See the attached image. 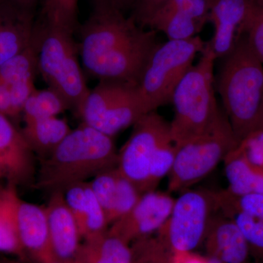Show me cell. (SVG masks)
Returning <instances> with one entry per match:
<instances>
[{
  "label": "cell",
  "instance_id": "6da1fadb",
  "mask_svg": "<svg viewBox=\"0 0 263 263\" xmlns=\"http://www.w3.org/2000/svg\"><path fill=\"white\" fill-rule=\"evenodd\" d=\"M80 33L79 51L90 75L135 86L158 44L156 31L142 28L122 10L108 5L95 6Z\"/></svg>",
  "mask_w": 263,
  "mask_h": 263
},
{
  "label": "cell",
  "instance_id": "7a4b0ae2",
  "mask_svg": "<svg viewBox=\"0 0 263 263\" xmlns=\"http://www.w3.org/2000/svg\"><path fill=\"white\" fill-rule=\"evenodd\" d=\"M118 154L113 137L82 122L51 155L41 160L34 186L49 193H64L71 185L89 181L117 167Z\"/></svg>",
  "mask_w": 263,
  "mask_h": 263
},
{
  "label": "cell",
  "instance_id": "3957f363",
  "mask_svg": "<svg viewBox=\"0 0 263 263\" xmlns=\"http://www.w3.org/2000/svg\"><path fill=\"white\" fill-rule=\"evenodd\" d=\"M221 60L215 86L240 143L258 123L263 103V63L249 48L245 34Z\"/></svg>",
  "mask_w": 263,
  "mask_h": 263
},
{
  "label": "cell",
  "instance_id": "277c9868",
  "mask_svg": "<svg viewBox=\"0 0 263 263\" xmlns=\"http://www.w3.org/2000/svg\"><path fill=\"white\" fill-rule=\"evenodd\" d=\"M216 60L206 42L199 61L192 66L175 89L171 101L174 116L170 129L176 146L205 133L220 114L215 97Z\"/></svg>",
  "mask_w": 263,
  "mask_h": 263
},
{
  "label": "cell",
  "instance_id": "5b68a950",
  "mask_svg": "<svg viewBox=\"0 0 263 263\" xmlns=\"http://www.w3.org/2000/svg\"><path fill=\"white\" fill-rule=\"evenodd\" d=\"M72 34L39 19L34 24L32 43L37 70L48 87L62 95L78 116L90 90L79 65V46Z\"/></svg>",
  "mask_w": 263,
  "mask_h": 263
},
{
  "label": "cell",
  "instance_id": "8992f818",
  "mask_svg": "<svg viewBox=\"0 0 263 263\" xmlns=\"http://www.w3.org/2000/svg\"><path fill=\"white\" fill-rule=\"evenodd\" d=\"M206 42L200 36L157 44L148 59L137 92L146 114L171 103L173 95Z\"/></svg>",
  "mask_w": 263,
  "mask_h": 263
},
{
  "label": "cell",
  "instance_id": "52a82bcc",
  "mask_svg": "<svg viewBox=\"0 0 263 263\" xmlns=\"http://www.w3.org/2000/svg\"><path fill=\"white\" fill-rule=\"evenodd\" d=\"M238 143L226 113L221 110L207 131L176 146L174 164L168 175L170 191H184L200 182Z\"/></svg>",
  "mask_w": 263,
  "mask_h": 263
},
{
  "label": "cell",
  "instance_id": "ba28073f",
  "mask_svg": "<svg viewBox=\"0 0 263 263\" xmlns=\"http://www.w3.org/2000/svg\"><path fill=\"white\" fill-rule=\"evenodd\" d=\"M219 212L217 192L188 189L175 200L168 219L156 233L174 253L194 252L203 245Z\"/></svg>",
  "mask_w": 263,
  "mask_h": 263
},
{
  "label": "cell",
  "instance_id": "9c48e42d",
  "mask_svg": "<svg viewBox=\"0 0 263 263\" xmlns=\"http://www.w3.org/2000/svg\"><path fill=\"white\" fill-rule=\"evenodd\" d=\"M90 90L78 117L83 123L110 137L134 125L146 114L137 86L110 80H100Z\"/></svg>",
  "mask_w": 263,
  "mask_h": 263
},
{
  "label": "cell",
  "instance_id": "30bf717a",
  "mask_svg": "<svg viewBox=\"0 0 263 263\" xmlns=\"http://www.w3.org/2000/svg\"><path fill=\"white\" fill-rule=\"evenodd\" d=\"M118 154L117 168L142 193L148 192L151 164L156 152L171 138L170 122L157 111L143 115Z\"/></svg>",
  "mask_w": 263,
  "mask_h": 263
},
{
  "label": "cell",
  "instance_id": "8fae6325",
  "mask_svg": "<svg viewBox=\"0 0 263 263\" xmlns=\"http://www.w3.org/2000/svg\"><path fill=\"white\" fill-rule=\"evenodd\" d=\"M37 57L30 46L0 66V114L11 119L22 115L31 94L36 89Z\"/></svg>",
  "mask_w": 263,
  "mask_h": 263
},
{
  "label": "cell",
  "instance_id": "7c38bea8",
  "mask_svg": "<svg viewBox=\"0 0 263 263\" xmlns=\"http://www.w3.org/2000/svg\"><path fill=\"white\" fill-rule=\"evenodd\" d=\"M174 202L167 193L155 190L143 193L135 206L109 227L108 231L129 245L153 235L168 219Z\"/></svg>",
  "mask_w": 263,
  "mask_h": 263
},
{
  "label": "cell",
  "instance_id": "4fadbf2b",
  "mask_svg": "<svg viewBox=\"0 0 263 263\" xmlns=\"http://www.w3.org/2000/svg\"><path fill=\"white\" fill-rule=\"evenodd\" d=\"M34 154L9 118L0 114V185L18 188L35 180Z\"/></svg>",
  "mask_w": 263,
  "mask_h": 263
},
{
  "label": "cell",
  "instance_id": "5bb4252c",
  "mask_svg": "<svg viewBox=\"0 0 263 263\" xmlns=\"http://www.w3.org/2000/svg\"><path fill=\"white\" fill-rule=\"evenodd\" d=\"M45 208L54 260L75 263L83 238L77 221L67 206L63 192L50 193Z\"/></svg>",
  "mask_w": 263,
  "mask_h": 263
},
{
  "label": "cell",
  "instance_id": "9a60e30c",
  "mask_svg": "<svg viewBox=\"0 0 263 263\" xmlns=\"http://www.w3.org/2000/svg\"><path fill=\"white\" fill-rule=\"evenodd\" d=\"M254 0H210L209 22L214 35L207 42L216 59L226 56L243 34V26Z\"/></svg>",
  "mask_w": 263,
  "mask_h": 263
},
{
  "label": "cell",
  "instance_id": "2e32d148",
  "mask_svg": "<svg viewBox=\"0 0 263 263\" xmlns=\"http://www.w3.org/2000/svg\"><path fill=\"white\" fill-rule=\"evenodd\" d=\"M89 182L103 208L109 227L125 216L143 194L117 167L100 173Z\"/></svg>",
  "mask_w": 263,
  "mask_h": 263
},
{
  "label": "cell",
  "instance_id": "e0dca14e",
  "mask_svg": "<svg viewBox=\"0 0 263 263\" xmlns=\"http://www.w3.org/2000/svg\"><path fill=\"white\" fill-rule=\"evenodd\" d=\"M19 241L26 257L38 263L54 260L46 208L20 198L17 208Z\"/></svg>",
  "mask_w": 263,
  "mask_h": 263
},
{
  "label": "cell",
  "instance_id": "ac0fdd59",
  "mask_svg": "<svg viewBox=\"0 0 263 263\" xmlns=\"http://www.w3.org/2000/svg\"><path fill=\"white\" fill-rule=\"evenodd\" d=\"M203 245L206 254L224 263H252L250 248L243 233L235 221L220 211L213 219Z\"/></svg>",
  "mask_w": 263,
  "mask_h": 263
},
{
  "label": "cell",
  "instance_id": "d6986e66",
  "mask_svg": "<svg viewBox=\"0 0 263 263\" xmlns=\"http://www.w3.org/2000/svg\"><path fill=\"white\" fill-rule=\"evenodd\" d=\"M64 195L83 239L108 230L106 216L89 181L71 185L64 191Z\"/></svg>",
  "mask_w": 263,
  "mask_h": 263
},
{
  "label": "cell",
  "instance_id": "ffe728a7",
  "mask_svg": "<svg viewBox=\"0 0 263 263\" xmlns=\"http://www.w3.org/2000/svg\"><path fill=\"white\" fill-rule=\"evenodd\" d=\"M34 24V14L0 0V66L30 46Z\"/></svg>",
  "mask_w": 263,
  "mask_h": 263
},
{
  "label": "cell",
  "instance_id": "44dd1931",
  "mask_svg": "<svg viewBox=\"0 0 263 263\" xmlns=\"http://www.w3.org/2000/svg\"><path fill=\"white\" fill-rule=\"evenodd\" d=\"M210 0H190L187 5L152 29L163 32L168 40H186L198 35L209 22Z\"/></svg>",
  "mask_w": 263,
  "mask_h": 263
},
{
  "label": "cell",
  "instance_id": "7402d4cb",
  "mask_svg": "<svg viewBox=\"0 0 263 263\" xmlns=\"http://www.w3.org/2000/svg\"><path fill=\"white\" fill-rule=\"evenodd\" d=\"M75 263H134L131 245L108 230L83 239Z\"/></svg>",
  "mask_w": 263,
  "mask_h": 263
},
{
  "label": "cell",
  "instance_id": "603a6c76",
  "mask_svg": "<svg viewBox=\"0 0 263 263\" xmlns=\"http://www.w3.org/2000/svg\"><path fill=\"white\" fill-rule=\"evenodd\" d=\"M22 134L40 160L46 158L72 130L68 123L58 117L24 122Z\"/></svg>",
  "mask_w": 263,
  "mask_h": 263
},
{
  "label": "cell",
  "instance_id": "cb8c5ba5",
  "mask_svg": "<svg viewBox=\"0 0 263 263\" xmlns=\"http://www.w3.org/2000/svg\"><path fill=\"white\" fill-rule=\"evenodd\" d=\"M237 146L223 161L229 183L227 191L233 195L263 194V169L251 164Z\"/></svg>",
  "mask_w": 263,
  "mask_h": 263
},
{
  "label": "cell",
  "instance_id": "d4e9b609",
  "mask_svg": "<svg viewBox=\"0 0 263 263\" xmlns=\"http://www.w3.org/2000/svg\"><path fill=\"white\" fill-rule=\"evenodd\" d=\"M17 187L0 185V252L26 258L19 241L17 208L19 200Z\"/></svg>",
  "mask_w": 263,
  "mask_h": 263
},
{
  "label": "cell",
  "instance_id": "484cf974",
  "mask_svg": "<svg viewBox=\"0 0 263 263\" xmlns=\"http://www.w3.org/2000/svg\"><path fill=\"white\" fill-rule=\"evenodd\" d=\"M67 110H70V105L63 97L48 87L33 91L24 104L22 116L24 122H28L58 117Z\"/></svg>",
  "mask_w": 263,
  "mask_h": 263
},
{
  "label": "cell",
  "instance_id": "4316f807",
  "mask_svg": "<svg viewBox=\"0 0 263 263\" xmlns=\"http://www.w3.org/2000/svg\"><path fill=\"white\" fill-rule=\"evenodd\" d=\"M78 5L79 0H44L39 19L73 34L78 24Z\"/></svg>",
  "mask_w": 263,
  "mask_h": 263
},
{
  "label": "cell",
  "instance_id": "83f0119b",
  "mask_svg": "<svg viewBox=\"0 0 263 263\" xmlns=\"http://www.w3.org/2000/svg\"><path fill=\"white\" fill-rule=\"evenodd\" d=\"M219 211L231 218L239 228L248 243L252 259L263 262V221L233 209Z\"/></svg>",
  "mask_w": 263,
  "mask_h": 263
},
{
  "label": "cell",
  "instance_id": "f1b7e54d",
  "mask_svg": "<svg viewBox=\"0 0 263 263\" xmlns=\"http://www.w3.org/2000/svg\"><path fill=\"white\" fill-rule=\"evenodd\" d=\"M217 194L219 210L233 209L263 221V194L233 195L226 190Z\"/></svg>",
  "mask_w": 263,
  "mask_h": 263
},
{
  "label": "cell",
  "instance_id": "f546056e",
  "mask_svg": "<svg viewBox=\"0 0 263 263\" xmlns=\"http://www.w3.org/2000/svg\"><path fill=\"white\" fill-rule=\"evenodd\" d=\"M243 32L249 48L263 63V0H254Z\"/></svg>",
  "mask_w": 263,
  "mask_h": 263
},
{
  "label": "cell",
  "instance_id": "4dcf8cb0",
  "mask_svg": "<svg viewBox=\"0 0 263 263\" xmlns=\"http://www.w3.org/2000/svg\"><path fill=\"white\" fill-rule=\"evenodd\" d=\"M176 146L172 138L167 140L156 152L151 164L148 192L154 191L164 176L171 173L176 157Z\"/></svg>",
  "mask_w": 263,
  "mask_h": 263
},
{
  "label": "cell",
  "instance_id": "1f68e13d",
  "mask_svg": "<svg viewBox=\"0 0 263 263\" xmlns=\"http://www.w3.org/2000/svg\"><path fill=\"white\" fill-rule=\"evenodd\" d=\"M237 147L251 164L263 169V128L251 132Z\"/></svg>",
  "mask_w": 263,
  "mask_h": 263
},
{
  "label": "cell",
  "instance_id": "d6a6232c",
  "mask_svg": "<svg viewBox=\"0 0 263 263\" xmlns=\"http://www.w3.org/2000/svg\"><path fill=\"white\" fill-rule=\"evenodd\" d=\"M167 1V0H133L130 16L140 27L144 28L156 12Z\"/></svg>",
  "mask_w": 263,
  "mask_h": 263
},
{
  "label": "cell",
  "instance_id": "836d02e7",
  "mask_svg": "<svg viewBox=\"0 0 263 263\" xmlns=\"http://www.w3.org/2000/svg\"><path fill=\"white\" fill-rule=\"evenodd\" d=\"M190 1V0H167L148 21L146 27L152 29L156 24L160 23L170 15L179 11L185 5H187Z\"/></svg>",
  "mask_w": 263,
  "mask_h": 263
},
{
  "label": "cell",
  "instance_id": "e575fe53",
  "mask_svg": "<svg viewBox=\"0 0 263 263\" xmlns=\"http://www.w3.org/2000/svg\"><path fill=\"white\" fill-rule=\"evenodd\" d=\"M172 263H207L205 256L195 254V252H181L174 253Z\"/></svg>",
  "mask_w": 263,
  "mask_h": 263
},
{
  "label": "cell",
  "instance_id": "d590c367",
  "mask_svg": "<svg viewBox=\"0 0 263 263\" xmlns=\"http://www.w3.org/2000/svg\"><path fill=\"white\" fill-rule=\"evenodd\" d=\"M1 1L22 11L34 14V8L38 0H1Z\"/></svg>",
  "mask_w": 263,
  "mask_h": 263
},
{
  "label": "cell",
  "instance_id": "8d00e7d4",
  "mask_svg": "<svg viewBox=\"0 0 263 263\" xmlns=\"http://www.w3.org/2000/svg\"><path fill=\"white\" fill-rule=\"evenodd\" d=\"M132 3H133V0H107L106 4L103 5L114 7V8L124 12L126 8H131Z\"/></svg>",
  "mask_w": 263,
  "mask_h": 263
},
{
  "label": "cell",
  "instance_id": "74e56055",
  "mask_svg": "<svg viewBox=\"0 0 263 263\" xmlns=\"http://www.w3.org/2000/svg\"><path fill=\"white\" fill-rule=\"evenodd\" d=\"M205 258H206L207 263H224L221 259L217 258V257H214V256L209 255V254L205 255Z\"/></svg>",
  "mask_w": 263,
  "mask_h": 263
},
{
  "label": "cell",
  "instance_id": "f35d334b",
  "mask_svg": "<svg viewBox=\"0 0 263 263\" xmlns=\"http://www.w3.org/2000/svg\"><path fill=\"white\" fill-rule=\"evenodd\" d=\"M259 128H263V103L260 114H259L258 123H257V126L255 129H259Z\"/></svg>",
  "mask_w": 263,
  "mask_h": 263
},
{
  "label": "cell",
  "instance_id": "ab89813d",
  "mask_svg": "<svg viewBox=\"0 0 263 263\" xmlns=\"http://www.w3.org/2000/svg\"><path fill=\"white\" fill-rule=\"evenodd\" d=\"M0 263H22L21 261L15 260V259H11L8 258H2L0 259Z\"/></svg>",
  "mask_w": 263,
  "mask_h": 263
},
{
  "label": "cell",
  "instance_id": "60d3db41",
  "mask_svg": "<svg viewBox=\"0 0 263 263\" xmlns=\"http://www.w3.org/2000/svg\"><path fill=\"white\" fill-rule=\"evenodd\" d=\"M95 3V6L96 5H103L107 3V0H93Z\"/></svg>",
  "mask_w": 263,
  "mask_h": 263
},
{
  "label": "cell",
  "instance_id": "b9f144b4",
  "mask_svg": "<svg viewBox=\"0 0 263 263\" xmlns=\"http://www.w3.org/2000/svg\"><path fill=\"white\" fill-rule=\"evenodd\" d=\"M46 263H60V262H57V261L52 260V261H50V262H46Z\"/></svg>",
  "mask_w": 263,
  "mask_h": 263
}]
</instances>
